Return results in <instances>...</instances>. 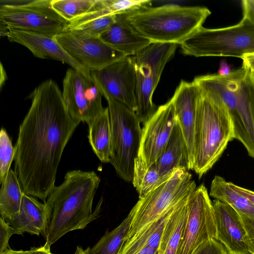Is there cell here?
Segmentation results:
<instances>
[{
	"mask_svg": "<svg viewBox=\"0 0 254 254\" xmlns=\"http://www.w3.org/2000/svg\"><path fill=\"white\" fill-rule=\"evenodd\" d=\"M200 94V90L194 82L182 80L170 100L187 144L189 170H192L193 165L194 126Z\"/></svg>",
	"mask_w": 254,
	"mask_h": 254,
	"instance_id": "cell-15",
	"label": "cell"
},
{
	"mask_svg": "<svg viewBox=\"0 0 254 254\" xmlns=\"http://www.w3.org/2000/svg\"><path fill=\"white\" fill-rule=\"evenodd\" d=\"M207 7L167 4L144 6L127 14L126 20L151 42L180 45L211 14Z\"/></svg>",
	"mask_w": 254,
	"mask_h": 254,
	"instance_id": "cell-4",
	"label": "cell"
},
{
	"mask_svg": "<svg viewBox=\"0 0 254 254\" xmlns=\"http://www.w3.org/2000/svg\"><path fill=\"white\" fill-rule=\"evenodd\" d=\"M51 215V208L46 202H40L24 192L18 216L7 223L17 235L26 232L37 236L46 235Z\"/></svg>",
	"mask_w": 254,
	"mask_h": 254,
	"instance_id": "cell-19",
	"label": "cell"
},
{
	"mask_svg": "<svg viewBox=\"0 0 254 254\" xmlns=\"http://www.w3.org/2000/svg\"><path fill=\"white\" fill-rule=\"evenodd\" d=\"M209 196L233 208L239 213L254 217V204L247 197L234 190L230 182L219 176L213 179Z\"/></svg>",
	"mask_w": 254,
	"mask_h": 254,
	"instance_id": "cell-26",
	"label": "cell"
},
{
	"mask_svg": "<svg viewBox=\"0 0 254 254\" xmlns=\"http://www.w3.org/2000/svg\"><path fill=\"white\" fill-rule=\"evenodd\" d=\"M226 76L236 97L239 122L248 140L247 152L254 158V85L242 66Z\"/></svg>",
	"mask_w": 254,
	"mask_h": 254,
	"instance_id": "cell-17",
	"label": "cell"
},
{
	"mask_svg": "<svg viewBox=\"0 0 254 254\" xmlns=\"http://www.w3.org/2000/svg\"><path fill=\"white\" fill-rule=\"evenodd\" d=\"M135 59L126 56L91 75L106 99L112 98L135 112Z\"/></svg>",
	"mask_w": 254,
	"mask_h": 254,
	"instance_id": "cell-12",
	"label": "cell"
},
{
	"mask_svg": "<svg viewBox=\"0 0 254 254\" xmlns=\"http://www.w3.org/2000/svg\"><path fill=\"white\" fill-rule=\"evenodd\" d=\"M191 254H229L224 246L216 239L201 244Z\"/></svg>",
	"mask_w": 254,
	"mask_h": 254,
	"instance_id": "cell-32",
	"label": "cell"
},
{
	"mask_svg": "<svg viewBox=\"0 0 254 254\" xmlns=\"http://www.w3.org/2000/svg\"><path fill=\"white\" fill-rule=\"evenodd\" d=\"M230 187L236 191L249 199L254 204V191L230 182Z\"/></svg>",
	"mask_w": 254,
	"mask_h": 254,
	"instance_id": "cell-38",
	"label": "cell"
},
{
	"mask_svg": "<svg viewBox=\"0 0 254 254\" xmlns=\"http://www.w3.org/2000/svg\"><path fill=\"white\" fill-rule=\"evenodd\" d=\"M55 38L72 58L90 72L101 69L126 57L100 37L63 32Z\"/></svg>",
	"mask_w": 254,
	"mask_h": 254,
	"instance_id": "cell-13",
	"label": "cell"
},
{
	"mask_svg": "<svg viewBox=\"0 0 254 254\" xmlns=\"http://www.w3.org/2000/svg\"><path fill=\"white\" fill-rule=\"evenodd\" d=\"M62 95L71 117L87 124L104 111L103 95L92 78L68 68L63 80Z\"/></svg>",
	"mask_w": 254,
	"mask_h": 254,
	"instance_id": "cell-11",
	"label": "cell"
},
{
	"mask_svg": "<svg viewBox=\"0 0 254 254\" xmlns=\"http://www.w3.org/2000/svg\"><path fill=\"white\" fill-rule=\"evenodd\" d=\"M184 55L234 57L254 53V23L244 17L237 24L210 29L200 27L180 44Z\"/></svg>",
	"mask_w": 254,
	"mask_h": 254,
	"instance_id": "cell-5",
	"label": "cell"
},
{
	"mask_svg": "<svg viewBox=\"0 0 254 254\" xmlns=\"http://www.w3.org/2000/svg\"><path fill=\"white\" fill-rule=\"evenodd\" d=\"M234 139L232 120L222 99L215 93L201 91L194 126L192 168L199 179L211 169Z\"/></svg>",
	"mask_w": 254,
	"mask_h": 254,
	"instance_id": "cell-3",
	"label": "cell"
},
{
	"mask_svg": "<svg viewBox=\"0 0 254 254\" xmlns=\"http://www.w3.org/2000/svg\"><path fill=\"white\" fill-rule=\"evenodd\" d=\"M0 36H6L7 37L9 33V29L7 26L3 23L0 22Z\"/></svg>",
	"mask_w": 254,
	"mask_h": 254,
	"instance_id": "cell-41",
	"label": "cell"
},
{
	"mask_svg": "<svg viewBox=\"0 0 254 254\" xmlns=\"http://www.w3.org/2000/svg\"><path fill=\"white\" fill-rule=\"evenodd\" d=\"M100 38L126 56H135L152 43L138 33L123 14H117L115 22Z\"/></svg>",
	"mask_w": 254,
	"mask_h": 254,
	"instance_id": "cell-20",
	"label": "cell"
},
{
	"mask_svg": "<svg viewBox=\"0 0 254 254\" xmlns=\"http://www.w3.org/2000/svg\"><path fill=\"white\" fill-rule=\"evenodd\" d=\"M89 143L101 162L109 163L111 147V126L109 109L88 124Z\"/></svg>",
	"mask_w": 254,
	"mask_h": 254,
	"instance_id": "cell-23",
	"label": "cell"
},
{
	"mask_svg": "<svg viewBox=\"0 0 254 254\" xmlns=\"http://www.w3.org/2000/svg\"><path fill=\"white\" fill-rule=\"evenodd\" d=\"M216 228V239L229 254H250L246 234L240 215L231 206L212 201Z\"/></svg>",
	"mask_w": 254,
	"mask_h": 254,
	"instance_id": "cell-16",
	"label": "cell"
},
{
	"mask_svg": "<svg viewBox=\"0 0 254 254\" xmlns=\"http://www.w3.org/2000/svg\"><path fill=\"white\" fill-rule=\"evenodd\" d=\"M15 147L6 131L1 128L0 132V184L6 179L10 166L14 160Z\"/></svg>",
	"mask_w": 254,
	"mask_h": 254,
	"instance_id": "cell-31",
	"label": "cell"
},
{
	"mask_svg": "<svg viewBox=\"0 0 254 254\" xmlns=\"http://www.w3.org/2000/svg\"><path fill=\"white\" fill-rule=\"evenodd\" d=\"M176 116L170 100L157 108L142 128L138 157L148 166L153 164L161 154L172 133Z\"/></svg>",
	"mask_w": 254,
	"mask_h": 254,
	"instance_id": "cell-14",
	"label": "cell"
},
{
	"mask_svg": "<svg viewBox=\"0 0 254 254\" xmlns=\"http://www.w3.org/2000/svg\"><path fill=\"white\" fill-rule=\"evenodd\" d=\"M50 250L44 246L39 248H33L28 251H15L8 249L0 254H54L51 252Z\"/></svg>",
	"mask_w": 254,
	"mask_h": 254,
	"instance_id": "cell-36",
	"label": "cell"
},
{
	"mask_svg": "<svg viewBox=\"0 0 254 254\" xmlns=\"http://www.w3.org/2000/svg\"><path fill=\"white\" fill-rule=\"evenodd\" d=\"M9 28V27H8ZM8 40L28 48L40 59H50L69 65L85 76L92 78L91 72L76 62L57 42L55 36L21 31L9 28Z\"/></svg>",
	"mask_w": 254,
	"mask_h": 254,
	"instance_id": "cell-18",
	"label": "cell"
},
{
	"mask_svg": "<svg viewBox=\"0 0 254 254\" xmlns=\"http://www.w3.org/2000/svg\"><path fill=\"white\" fill-rule=\"evenodd\" d=\"M0 22L11 29L52 36L68 24L53 9L51 0H0Z\"/></svg>",
	"mask_w": 254,
	"mask_h": 254,
	"instance_id": "cell-9",
	"label": "cell"
},
{
	"mask_svg": "<svg viewBox=\"0 0 254 254\" xmlns=\"http://www.w3.org/2000/svg\"><path fill=\"white\" fill-rule=\"evenodd\" d=\"M178 45L152 42L135 56V114L140 123H145L157 109L152 101L153 93Z\"/></svg>",
	"mask_w": 254,
	"mask_h": 254,
	"instance_id": "cell-8",
	"label": "cell"
},
{
	"mask_svg": "<svg viewBox=\"0 0 254 254\" xmlns=\"http://www.w3.org/2000/svg\"><path fill=\"white\" fill-rule=\"evenodd\" d=\"M116 19V14H109L78 24L67 25L63 32H71L83 36L100 37Z\"/></svg>",
	"mask_w": 254,
	"mask_h": 254,
	"instance_id": "cell-30",
	"label": "cell"
},
{
	"mask_svg": "<svg viewBox=\"0 0 254 254\" xmlns=\"http://www.w3.org/2000/svg\"><path fill=\"white\" fill-rule=\"evenodd\" d=\"M241 59L243 60L242 67L245 69L250 80L254 85V53L245 55Z\"/></svg>",
	"mask_w": 254,
	"mask_h": 254,
	"instance_id": "cell-35",
	"label": "cell"
},
{
	"mask_svg": "<svg viewBox=\"0 0 254 254\" xmlns=\"http://www.w3.org/2000/svg\"><path fill=\"white\" fill-rule=\"evenodd\" d=\"M29 98L31 105L14 146V171L24 192L45 202L56 186L64 149L80 122L70 115L52 79L39 84Z\"/></svg>",
	"mask_w": 254,
	"mask_h": 254,
	"instance_id": "cell-1",
	"label": "cell"
},
{
	"mask_svg": "<svg viewBox=\"0 0 254 254\" xmlns=\"http://www.w3.org/2000/svg\"><path fill=\"white\" fill-rule=\"evenodd\" d=\"M100 183L94 171L67 172L63 182L55 186L46 201L52 215L44 246H51L66 233L84 229L96 219L101 210L102 197L93 211V199Z\"/></svg>",
	"mask_w": 254,
	"mask_h": 254,
	"instance_id": "cell-2",
	"label": "cell"
},
{
	"mask_svg": "<svg viewBox=\"0 0 254 254\" xmlns=\"http://www.w3.org/2000/svg\"><path fill=\"white\" fill-rule=\"evenodd\" d=\"M175 171L171 173L162 175L154 164L148 166L139 157L136 158L132 183L139 195V198L165 183Z\"/></svg>",
	"mask_w": 254,
	"mask_h": 254,
	"instance_id": "cell-27",
	"label": "cell"
},
{
	"mask_svg": "<svg viewBox=\"0 0 254 254\" xmlns=\"http://www.w3.org/2000/svg\"><path fill=\"white\" fill-rule=\"evenodd\" d=\"M241 2L243 17L254 23V0H243Z\"/></svg>",
	"mask_w": 254,
	"mask_h": 254,
	"instance_id": "cell-37",
	"label": "cell"
},
{
	"mask_svg": "<svg viewBox=\"0 0 254 254\" xmlns=\"http://www.w3.org/2000/svg\"><path fill=\"white\" fill-rule=\"evenodd\" d=\"M190 194L174 207L164 227L157 254H177L187 222Z\"/></svg>",
	"mask_w": 254,
	"mask_h": 254,
	"instance_id": "cell-22",
	"label": "cell"
},
{
	"mask_svg": "<svg viewBox=\"0 0 254 254\" xmlns=\"http://www.w3.org/2000/svg\"><path fill=\"white\" fill-rule=\"evenodd\" d=\"M96 0H51L53 9L69 23L88 12Z\"/></svg>",
	"mask_w": 254,
	"mask_h": 254,
	"instance_id": "cell-29",
	"label": "cell"
},
{
	"mask_svg": "<svg viewBox=\"0 0 254 254\" xmlns=\"http://www.w3.org/2000/svg\"><path fill=\"white\" fill-rule=\"evenodd\" d=\"M216 237L212 201L205 186L201 185L189 196L187 222L176 254H191L201 244Z\"/></svg>",
	"mask_w": 254,
	"mask_h": 254,
	"instance_id": "cell-10",
	"label": "cell"
},
{
	"mask_svg": "<svg viewBox=\"0 0 254 254\" xmlns=\"http://www.w3.org/2000/svg\"><path fill=\"white\" fill-rule=\"evenodd\" d=\"M239 214L245 230L250 254H254V217Z\"/></svg>",
	"mask_w": 254,
	"mask_h": 254,
	"instance_id": "cell-34",
	"label": "cell"
},
{
	"mask_svg": "<svg viewBox=\"0 0 254 254\" xmlns=\"http://www.w3.org/2000/svg\"><path fill=\"white\" fill-rule=\"evenodd\" d=\"M232 67L224 60L220 63L218 74L220 75H226L232 72Z\"/></svg>",
	"mask_w": 254,
	"mask_h": 254,
	"instance_id": "cell-39",
	"label": "cell"
},
{
	"mask_svg": "<svg viewBox=\"0 0 254 254\" xmlns=\"http://www.w3.org/2000/svg\"><path fill=\"white\" fill-rule=\"evenodd\" d=\"M174 207L127 240L120 254H135L145 248L158 250L164 227Z\"/></svg>",
	"mask_w": 254,
	"mask_h": 254,
	"instance_id": "cell-24",
	"label": "cell"
},
{
	"mask_svg": "<svg viewBox=\"0 0 254 254\" xmlns=\"http://www.w3.org/2000/svg\"><path fill=\"white\" fill-rule=\"evenodd\" d=\"M154 164L162 175L171 173L178 168L189 171L187 146L177 119L165 148Z\"/></svg>",
	"mask_w": 254,
	"mask_h": 254,
	"instance_id": "cell-21",
	"label": "cell"
},
{
	"mask_svg": "<svg viewBox=\"0 0 254 254\" xmlns=\"http://www.w3.org/2000/svg\"><path fill=\"white\" fill-rule=\"evenodd\" d=\"M90 247H88L86 249H83L80 246H77L74 254H90Z\"/></svg>",
	"mask_w": 254,
	"mask_h": 254,
	"instance_id": "cell-43",
	"label": "cell"
},
{
	"mask_svg": "<svg viewBox=\"0 0 254 254\" xmlns=\"http://www.w3.org/2000/svg\"><path fill=\"white\" fill-rule=\"evenodd\" d=\"M158 250L150 248H145L135 254H157Z\"/></svg>",
	"mask_w": 254,
	"mask_h": 254,
	"instance_id": "cell-40",
	"label": "cell"
},
{
	"mask_svg": "<svg viewBox=\"0 0 254 254\" xmlns=\"http://www.w3.org/2000/svg\"><path fill=\"white\" fill-rule=\"evenodd\" d=\"M0 88H2V85L3 83H4L5 80L7 78L6 74L4 70V69L3 68L2 63H1V67H0Z\"/></svg>",
	"mask_w": 254,
	"mask_h": 254,
	"instance_id": "cell-42",
	"label": "cell"
},
{
	"mask_svg": "<svg viewBox=\"0 0 254 254\" xmlns=\"http://www.w3.org/2000/svg\"><path fill=\"white\" fill-rule=\"evenodd\" d=\"M133 217L131 209L127 216L118 227L106 233L90 249V254H120L128 239Z\"/></svg>",
	"mask_w": 254,
	"mask_h": 254,
	"instance_id": "cell-28",
	"label": "cell"
},
{
	"mask_svg": "<svg viewBox=\"0 0 254 254\" xmlns=\"http://www.w3.org/2000/svg\"><path fill=\"white\" fill-rule=\"evenodd\" d=\"M13 234H16L14 228L0 217V254L8 249L9 239Z\"/></svg>",
	"mask_w": 254,
	"mask_h": 254,
	"instance_id": "cell-33",
	"label": "cell"
},
{
	"mask_svg": "<svg viewBox=\"0 0 254 254\" xmlns=\"http://www.w3.org/2000/svg\"><path fill=\"white\" fill-rule=\"evenodd\" d=\"M24 193L17 174L10 169L0 190V217L7 222L18 216Z\"/></svg>",
	"mask_w": 254,
	"mask_h": 254,
	"instance_id": "cell-25",
	"label": "cell"
},
{
	"mask_svg": "<svg viewBox=\"0 0 254 254\" xmlns=\"http://www.w3.org/2000/svg\"><path fill=\"white\" fill-rule=\"evenodd\" d=\"M196 187L189 170L177 169L165 183L139 198L131 209L133 217L127 240L168 212Z\"/></svg>",
	"mask_w": 254,
	"mask_h": 254,
	"instance_id": "cell-7",
	"label": "cell"
},
{
	"mask_svg": "<svg viewBox=\"0 0 254 254\" xmlns=\"http://www.w3.org/2000/svg\"><path fill=\"white\" fill-rule=\"evenodd\" d=\"M106 100L112 134L109 163L120 178L132 182L141 140L140 122L135 112L121 103L110 98Z\"/></svg>",
	"mask_w": 254,
	"mask_h": 254,
	"instance_id": "cell-6",
	"label": "cell"
}]
</instances>
